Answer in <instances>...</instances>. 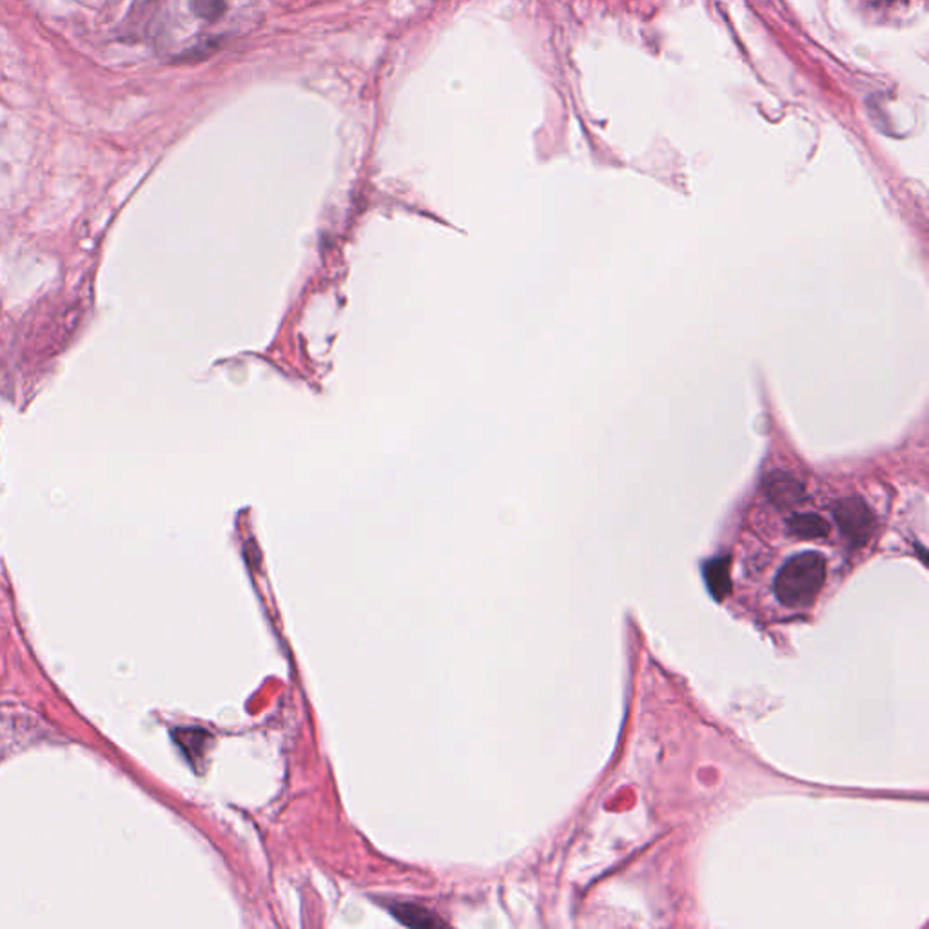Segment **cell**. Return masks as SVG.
<instances>
[{"label":"cell","mask_w":929,"mask_h":929,"mask_svg":"<svg viewBox=\"0 0 929 929\" xmlns=\"http://www.w3.org/2000/svg\"><path fill=\"white\" fill-rule=\"evenodd\" d=\"M788 529H790L793 536L801 537V539H820V537H826L830 534L828 521L823 520L817 514L793 516L788 521Z\"/></svg>","instance_id":"5b68a950"},{"label":"cell","mask_w":929,"mask_h":929,"mask_svg":"<svg viewBox=\"0 0 929 929\" xmlns=\"http://www.w3.org/2000/svg\"><path fill=\"white\" fill-rule=\"evenodd\" d=\"M836 521L842 534L855 545H864L874 532V516L861 499H844L837 505Z\"/></svg>","instance_id":"7a4b0ae2"},{"label":"cell","mask_w":929,"mask_h":929,"mask_svg":"<svg viewBox=\"0 0 929 929\" xmlns=\"http://www.w3.org/2000/svg\"><path fill=\"white\" fill-rule=\"evenodd\" d=\"M768 496L780 507H791L802 498V485L786 474H775L768 480Z\"/></svg>","instance_id":"277c9868"},{"label":"cell","mask_w":929,"mask_h":929,"mask_svg":"<svg viewBox=\"0 0 929 929\" xmlns=\"http://www.w3.org/2000/svg\"><path fill=\"white\" fill-rule=\"evenodd\" d=\"M189 7L196 17L209 23H215L226 13V0H189Z\"/></svg>","instance_id":"ba28073f"},{"label":"cell","mask_w":929,"mask_h":929,"mask_svg":"<svg viewBox=\"0 0 929 929\" xmlns=\"http://www.w3.org/2000/svg\"><path fill=\"white\" fill-rule=\"evenodd\" d=\"M825 556L807 550L797 553L782 564L775 577V594L785 607L801 609L815 601L820 588L825 587Z\"/></svg>","instance_id":"6da1fadb"},{"label":"cell","mask_w":929,"mask_h":929,"mask_svg":"<svg viewBox=\"0 0 929 929\" xmlns=\"http://www.w3.org/2000/svg\"><path fill=\"white\" fill-rule=\"evenodd\" d=\"M704 580L710 593L717 601L725 599L731 593L730 559L720 558L710 561L704 569Z\"/></svg>","instance_id":"3957f363"},{"label":"cell","mask_w":929,"mask_h":929,"mask_svg":"<svg viewBox=\"0 0 929 929\" xmlns=\"http://www.w3.org/2000/svg\"><path fill=\"white\" fill-rule=\"evenodd\" d=\"M175 739H177L178 747L182 748L183 752L191 755V758H199L202 755V750H204V741L207 739L205 736V731L202 730H177L175 734Z\"/></svg>","instance_id":"52a82bcc"},{"label":"cell","mask_w":929,"mask_h":929,"mask_svg":"<svg viewBox=\"0 0 929 929\" xmlns=\"http://www.w3.org/2000/svg\"><path fill=\"white\" fill-rule=\"evenodd\" d=\"M394 915L407 926H416V928H432V926H442V920L429 912L425 907L412 906V904H399L394 907Z\"/></svg>","instance_id":"8992f818"}]
</instances>
